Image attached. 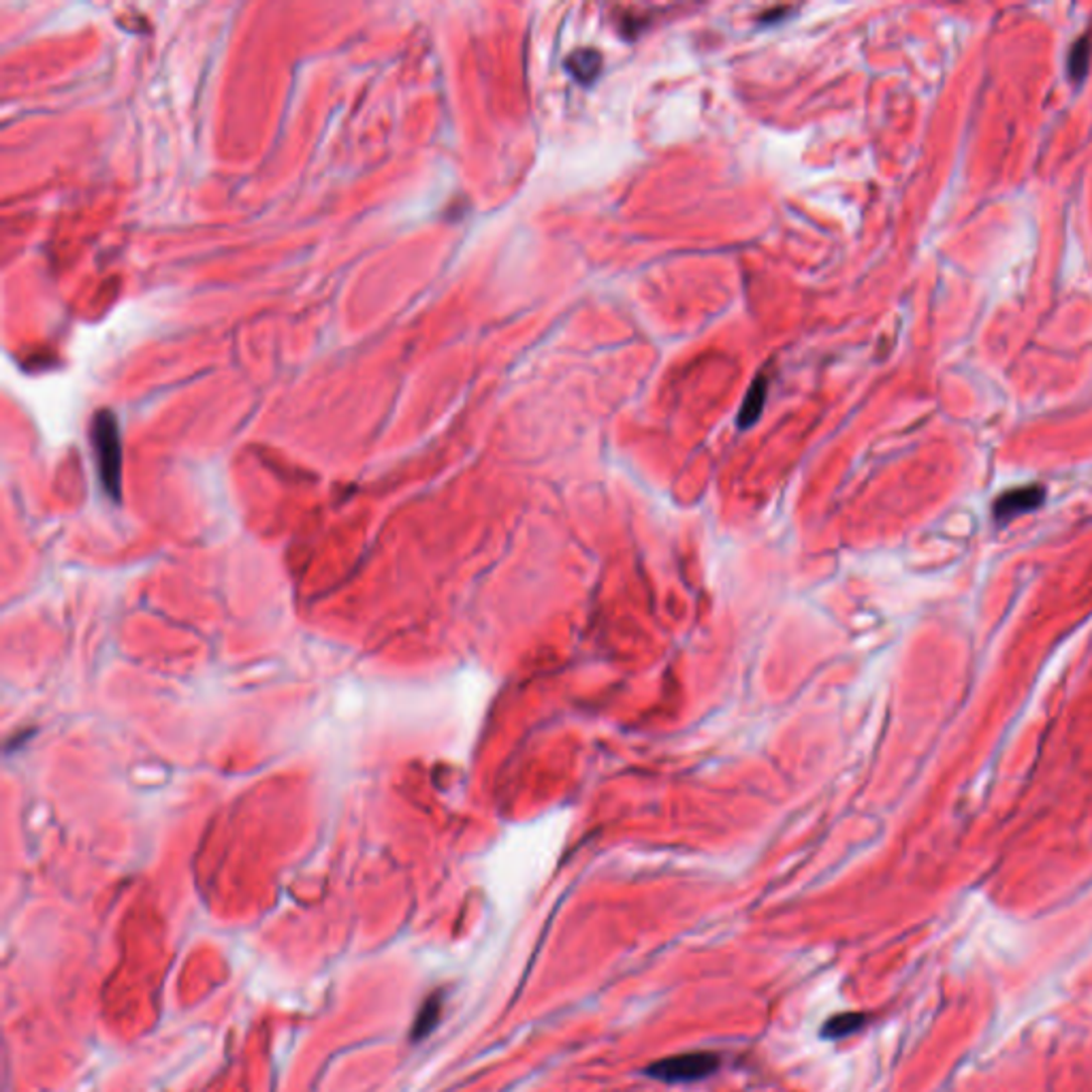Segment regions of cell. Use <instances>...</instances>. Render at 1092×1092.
Segmentation results:
<instances>
[{
  "mask_svg": "<svg viewBox=\"0 0 1092 1092\" xmlns=\"http://www.w3.org/2000/svg\"><path fill=\"white\" fill-rule=\"evenodd\" d=\"M91 436H93V449H95L97 470L103 482V489L112 499H120L122 446H120L118 423L110 410L97 412Z\"/></svg>",
  "mask_w": 1092,
  "mask_h": 1092,
  "instance_id": "obj_1",
  "label": "cell"
},
{
  "mask_svg": "<svg viewBox=\"0 0 1092 1092\" xmlns=\"http://www.w3.org/2000/svg\"><path fill=\"white\" fill-rule=\"evenodd\" d=\"M720 1069V1056L711 1052H691L678 1054L672 1059H664L647 1069V1076L661 1082H697L713 1076Z\"/></svg>",
  "mask_w": 1092,
  "mask_h": 1092,
  "instance_id": "obj_2",
  "label": "cell"
},
{
  "mask_svg": "<svg viewBox=\"0 0 1092 1092\" xmlns=\"http://www.w3.org/2000/svg\"><path fill=\"white\" fill-rule=\"evenodd\" d=\"M1042 501H1044V489L1040 485L1020 487V489L1002 493L996 499L994 514H996V518H1011L1016 514H1023L1027 510L1037 508L1042 504Z\"/></svg>",
  "mask_w": 1092,
  "mask_h": 1092,
  "instance_id": "obj_3",
  "label": "cell"
},
{
  "mask_svg": "<svg viewBox=\"0 0 1092 1092\" xmlns=\"http://www.w3.org/2000/svg\"><path fill=\"white\" fill-rule=\"evenodd\" d=\"M566 66L579 82H594L602 70V56L596 49H579L566 60Z\"/></svg>",
  "mask_w": 1092,
  "mask_h": 1092,
  "instance_id": "obj_4",
  "label": "cell"
},
{
  "mask_svg": "<svg viewBox=\"0 0 1092 1092\" xmlns=\"http://www.w3.org/2000/svg\"><path fill=\"white\" fill-rule=\"evenodd\" d=\"M766 391H768V378L764 373H760L756 378V382L751 384V388L747 393V400H745V404L741 408V417H739L741 427H749L751 423H754L760 417L764 400H766Z\"/></svg>",
  "mask_w": 1092,
  "mask_h": 1092,
  "instance_id": "obj_5",
  "label": "cell"
},
{
  "mask_svg": "<svg viewBox=\"0 0 1092 1092\" xmlns=\"http://www.w3.org/2000/svg\"><path fill=\"white\" fill-rule=\"evenodd\" d=\"M863 1023H865V1016L861 1013H840L828 1020L826 1027H823V1035L830 1037V1040H840V1037H845L861 1029Z\"/></svg>",
  "mask_w": 1092,
  "mask_h": 1092,
  "instance_id": "obj_6",
  "label": "cell"
},
{
  "mask_svg": "<svg viewBox=\"0 0 1092 1092\" xmlns=\"http://www.w3.org/2000/svg\"><path fill=\"white\" fill-rule=\"evenodd\" d=\"M438 1016H440V996H432L421 1009V1016L417 1018V1027L412 1037H415V1040H421L423 1035H427L434 1029V1025L438 1023Z\"/></svg>",
  "mask_w": 1092,
  "mask_h": 1092,
  "instance_id": "obj_7",
  "label": "cell"
},
{
  "mask_svg": "<svg viewBox=\"0 0 1092 1092\" xmlns=\"http://www.w3.org/2000/svg\"><path fill=\"white\" fill-rule=\"evenodd\" d=\"M1088 58H1090V47H1088V39L1084 37L1076 45H1073V49L1069 53V73H1071L1073 80H1082L1086 75Z\"/></svg>",
  "mask_w": 1092,
  "mask_h": 1092,
  "instance_id": "obj_8",
  "label": "cell"
}]
</instances>
